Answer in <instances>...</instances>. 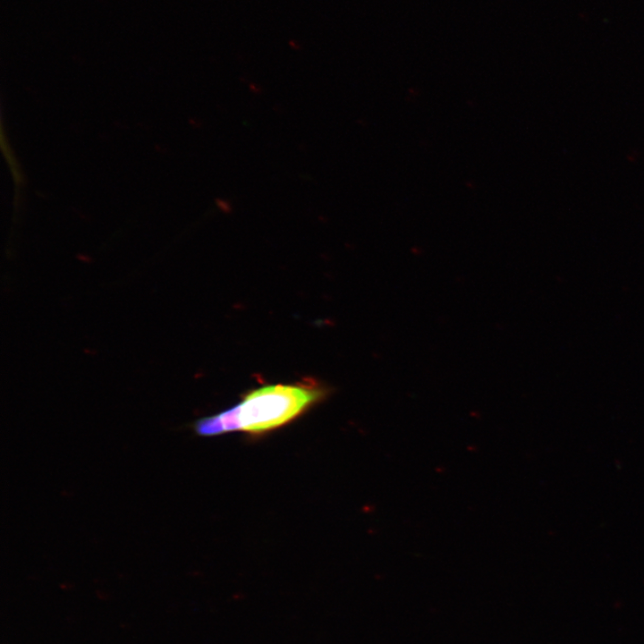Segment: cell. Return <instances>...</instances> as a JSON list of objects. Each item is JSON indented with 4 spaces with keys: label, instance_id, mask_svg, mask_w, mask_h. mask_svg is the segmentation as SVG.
<instances>
[{
    "label": "cell",
    "instance_id": "1",
    "mask_svg": "<svg viewBox=\"0 0 644 644\" xmlns=\"http://www.w3.org/2000/svg\"><path fill=\"white\" fill-rule=\"evenodd\" d=\"M325 394V388L309 379L263 386L246 394L235 406L198 419L194 430L202 436L234 430L266 432L294 419Z\"/></svg>",
    "mask_w": 644,
    "mask_h": 644
}]
</instances>
